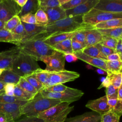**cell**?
Masks as SVG:
<instances>
[{
	"label": "cell",
	"instance_id": "836d02e7",
	"mask_svg": "<svg viewBox=\"0 0 122 122\" xmlns=\"http://www.w3.org/2000/svg\"><path fill=\"white\" fill-rule=\"evenodd\" d=\"M39 8L43 10L61 6L58 0H38Z\"/></svg>",
	"mask_w": 122,
	"mask_h": 122
},
{
	"label": "cell",
	"instance_id": "f35d334b",
	"mask_svg": "<svg viewBox=\"0 0 122 122\" xmlns=\"http://www.w3.org/2000/svg\"><path fill=\"white\" fill-rule=\"evenodd\" d=\"M38 92H40L44 89L43 85L37 80L32 74L24 77Z\"/></svg>",
	"mask_w": 122,
	"mask_h": 122
},
{
	"label": "cell",
	"instance_id": "f907efd6",
	"mask_svg": "<svg viewBox=\"0 0 122 122\" xmlns=\"http://www.w3.org/2000/svg\"><path fill=\"white\" fill-rule=\"evenodd\" d=\"M107 59L108 61H122V57L117 53H112L107 57Z\"/></svg>",
	"mask_w": 122,
	"mask_h": 122
},
{
	"label": "cell",
	"instance_id": "5b68a950",
	"mask_svg": "<svg viewBox=\"0 0 122 122\" xmlns=\"http://www.w3.org/2000/svg\"><path fill=\"white\" fill-rule=\"evenodd\" d=\"M40 68L38 62L31 56L20 52L15 60L11 70L21 77L29 75Z\"/></svg>",
	"mask_w": 122,
	"mask_h": 122
},
{
	"label": "cell",
	"instance_id": "ab89813d",
	"mask_svg": "<svg viewBox=\"0 0 122 122\" xmlns=\"http://www.w3.org/2000/svg\"><path fill=\"white\" fill-rule=\"evenodd\" d=\"M14 96L25 99L27 101L30 100L33 97V96L28 93L17 85H15L14 89Z\"/></svg>",
	"mask_w": 122,
	"mask_h": 122
},
{
	"label": "cell",
	"instance_id": "7a4b0ae2",
	"mask_svg": "<svg viewBox=\"0 0 122 122\" xmlns=\"http://www.w3.org/2000/svg\"><path fill=\"white\" fill-rule=\"evenodd\" d=\"M61 102V101L57 100L44 98L40 92H38L32 99L21 106V114L26 117H37L40 113Z\"/></svg>",
	"mask_w": 122,
	"mask_h": 122
},
{
	"label": "cell",
	"instance_id": "3957f363",
	"mask_svg": "<svg viewBox=\"0 0 122 122\" xmlns=\"http://www.w3.org/2000/svg\"><path fill=\"white\" fill-rule=\"evenodd\" d=\"M20 52L28 55L37 61H41L46 56L51 55L55 51L41 40H30L20 43L19 46Z\"/></svg>",
	"mask_w": 122,
	"mask_h": 122
},
{
	"label": "cell",
	"instance_id": "11a10c76",
	"mask_svg": "<svg viewBox=\"0 0 122 122\" xmlns=\"http://www.w3.org/2000/svg\"><path fill=\"white\" fill-rule=\"evenodd\" d=\"M0 122H15L10 116L0 113Z\"/></svg>",
	"mask_w": 122,
	"mask_h": 122
},
{
	"label": "cell",
	"instance_id": "6f0895ef",
	"mask_svg": "<svg viewBox=\"0 0 122 122\" xmlns=\"http://www.w3.org/2000/svg\"><path fill=\"white\" fill-rule=\"evenodd\" d=\"M118 99H108L107 102L109 106L110 110H112L115 105H116Z\"/></svg>",
	"mask_w": 122,
	"mask_h": 122
},
{
	"label": "cell",
	"instance_id": "d6a6232c",
	"mask_svg": "<svg viewBox=\"0 0 122 122\" xmlns=\"http://www.w3.org/2000/svg\"><path fill=\"white\" fill-rule=\"evenodd\" d=\"M36 24L41 26H46L48 23V17L45 11L39 9L35 14Z\"/></svg>",
	"mask_w": 122,
	"mask_h": 122
},
{
	"label": "cell",
	"instance_id": "d4e9b609",
	"mask_svg": "<svg viewBox=\"0 0 122 122\" xmlns=\"http://www.w3.org/2000/svg\"><path fill=\"white\" fill-rule=\"evenodd\" d=\"M102 36H107L116 40L122 38V27L106 29H97Z\"/></svg>",
	"mask_w": 122,
	"mask_h": 122
},
{
	"label": "cell",
	"instance_id": "f5cc1de1",
	"mask_svg": "<svg viewBox=\"0 0 122 122\" xmlns=\"http://www.w3.org/2000/svg\"><path fill=\"white\" fill-rule=\"evenodd\" d=\"M110 85H111V81L109 77L107 75V76L105 78H104L103 80L102 81V83L98 88V89H100L103 87L107 88L108 86H109Z\"/></svg>",
	"mask_w": 122,
	"mask_h": 122
},
{
	"label": "cell",
	"instance_id": "2e32d148",
	"mask_svg": "<svg viewBox=\"0 0 122 122\" xmlns=\"http://www.w3.org/2000/svg\"><path fill=\"white\" fill-rule=\"evenodd\" d=\"M73 53L78 59H80L88 64L98 68V69H102L107 73L106 61L99 58L89 56L83 53L81 51L76 52Z\"/></svg>",
	"mask_w": 122,
	"mask_h": 122
},
{
	"label": "cell",
	"instance_id": "d590c367",
	"mask_svg": "<svg viewBox=\"0 0 122 122\" xmlns=\"http://www.w3.org/2000/svg\"><path fill=\"white\" fill-rule=\"evenodd\" d=\"M120 118L112 111L110 110L107 113L101 115L100 122H120Z\"/></svg>",
	"mask_w": 122,
	"mask_h": 122
},
{
	"label": "cell",
	"instance_id": "680465c9",
	"mask_svg": "<svg viewBox=\"0 0 122 122\" xmlns=\"http://www.w3.org/2000/svg\"><path fill=\"white\" fill-rule=\"evenodd\" d=\"M117 99L119 100H122V85H121L118 89Z\"/></svg>",
	"mask_w": 122,
	"mask_h": 122
},
{
	"label": "cell",
	"instance_id": "6125c7cd",
	"mask_svg": "<svg viewBox=\"0 0 122 122\" xmlns=\"http://www.w3.org/2000/svg\"><path fill=\"white\" fill-rule=\"evenodd\" d=\"M69 0H58L59 4L60 5V6H61V5L65 4L66 3L68 2L69 1Z\"/></svg>",
	"mask_w": 122,
	"mask_h": 122
},
{
	"label": "cell",
	"instance_id": "277c9868",
	"mask_svg": "<svg viewBox=\"0 0 122 122\" xmlns=\"http://www.w3.org/2000/svg\"><path fill=\"white\" fill-rule=\"evenodd\" d=\"M68 102H61L40 113L37 117L44 122H64L67 115L74 108V106H69Z\"/></svg>",
	"mask_w": 122,
	"mask_h": 122
},
{
	"label": "cell",
	"instance_id": "ee69618b",
	"mask_svg": "<svg viewBox=\"0 0 122 122\" xmlns=\"http://www.w3.org/2000/svg\"><path fill=\"white\" fill-rule=\"evenodd\" d=\"M86 30H81L77 32L75 35L73 37V38L78 41L79 43L81 44L84 47H85L86 45Z\"/></svg>",
	"mask_w": 122,
	"mask_h": 122
},
{
	"label": "cell",
	"instance_id": "9f6ffc18",
	"mask_svg": "<svg viewBox=\"0 0 122 122\" xmlns=\"http://www.w3.org/2000/svg\"><path fill=\"white\" fill-rule=\"evenodd\" d=\"M15 85L12 83H5L4 86V91L5 93L8 92L14 91Z\"/></svg>",
	"mask_w": 122,
	"mask_h": 122
},
{
	"label": "cell",
	"instance_id": "4fadbf2b",
	"mask_svg": "<svg viewBox=\"0 0 122 122\" xmlns=\"http://www.w3.org/2000/svg\"><path fill=\"white\" fill-rule=\"evenodd\" d=\"M99 0H86L73 9L65 10L66 17L83 15L94 8Z\"/></svg>",
	"mask_w": 122,
	"mask_h": 122
},
{
	"label": "cell",
	"instance_id": "e0dca14e",
	"mask_svg": "<svg viewBox=\"0 0 122 122\" xmlns=\"http://www.w3.org/2000/svg\"><path fill=\"white\" fill-rule=\"evenodd\" d=\"M43 10L47 14L48 17V23L46 26L66 18L65 10L61 6L48 8Z\"/></svg>",
	"mask_w": 122,
	"mask_h": 122
},
{
	"label": "cell",
	"instance_id": "ba28073f",
	"mask_svg": "<svg viewBox=\"0 0 122 122\" xmlns=\"http://www.w3.org/2000/svg\"><path fill=\"white\" fill-rule=\"evenodd\" d=\"M46 67L45 70L49 72H58L63 71L65 63L64 53L55 51L51 55L44 57L41 61Z\"/></svg>",
	"mask_w": 122,
	"mask_h": 122
},
{
	"label": "cell",
	"instance_id": "6da1fadb",
	"mask_svg": "<svg viewBox=\"0 0 122 122\" xmlns=\"http://www.w3.org/2000/svg\"><path fill=\"white\" fill-rule=\"evenodd\" d=\"M82 16L78 15L72 17H66L46 26L44 32L36 35L30 40H43L61 33L70 32L78 30H89L94 29L93 26L83 23Z\"/></svg>",
	"mask_w": 122,
	"mask_h": 122
},
{
	"label": "cell",
	"instance_id": "60d3db41",
	"mask_svg": "<svg viewBox=\"0 0 122 122\" xmlns=\"http://www.w3.org/2000/svg\"><path fill=\"white\" fill-rule=\"evenodd\" d=\"M68 87L63 85L62 84H56L54 85L47 88H45L43 90L45 92H61L65 91Z\"/></svg>",
	"mask_w": 122,
	"mask_h": 122
},
{
	"label": "cell",
	"instance_id": "44dd1931",
	"mask_svg": "<svg viewBox=\"0 0 122 122\" xmlns=\"http://www.w3.org/2000/svg\"><path fill=\"white\" fill-rule=\"evenodd\" d=\"M86 45L85 47L94 46L100 43L102 38V35L95 29L86 30Z\"/></svg>",
	"mask_w": 122,
	"mask_h": 122
},
{
	"label": "cell",
	"instance_id": "681fc988",
	"mask_svg": "<svg viewBox=\"0 0 122 122\" xmlns=\"http://www.w3.org/2000/svg\"><path fill=\"white\" fill-rule=\"evenodd\" d=\"M15 122H44L43 120L37 117H26Z\"/></svg>",
	"mask_w": 122,
	"mask_h": 122
},
{
	"label": "cell",
	"instance_id": "1f68e13d",
	"mask_svg": "<svg viewBox=\"0 0 122 122\" xmlns=\"http://www.w3.org/2000/svg\"><path fill=\"white\" fill-rule=\"evenodd\" d=\"M0 42H9L15 44L12 32L4 28L0 30Z\"/></svg>",
	"mask_w": 122,
	"mask_h": 122
},
{
	"label": "cell",
	"instance_id": "83f0119b",
	"mask_svg": "<svg viewBox=\"0 0 122 122\" xmlns=\"http://www.w3.org/2000/svg\"><path fill=\"white\" fill-rule=\"evenodd\" d=\"M49 72L42 70L41 68L37 70L32 74L37 79V80L43 85L44 89L46 87L49 80Z\"/></svg>",
	"mask_w": 122,
	"mask_h": 122
},
{
	"label": "cell",
	"instance_id": "e7e4bbea",
	"mask_svg": "<svg viewBox=\"0 0 122 122\" xmlns=\"http://www.w3.org/2000/svg\"><path fill=\"white\" fill-rule=\"evenodd\" d=\"M4 23H5V22H3L2 21H1V20H0V30L4 28Z\"/></svg>",
	"mask_w": 122,
	"mask_h": 122
},
{
	"label": "cell",
	"instance_id": "bcb514c9",
	"mask_svg": "<svg viewBox=\"0 0 122 122\" xmlns=\"http://www.w3.org/2000/svg\"><path fill=\"white\" fill-rule=\"evenodd\" d=\"M100 51V52L105 57H107L109 55L115 53V50L112 49L111 48L106 47L102 45L100 43L96 44L94 45Z\"/></svg>",
	"mask_w": 122,
	"mask_h": 122
},
{
	"label": "cell",
	"instance_id": "52a82bcc",
	"mask_svg": "<svg viewBox=\"0 0 122 122\" xmlns=\"http://www.w3.org/2000/svg\"><path fill=\"white\" fill-rule=\"evenodd\" d=\"M116 18H122V13H109L92 9L82 16V21L93 26L99 22Z\"/></svg>",
	"mask_w": 122,
	"mask_h": 122
},
{
	"label": "cell",
	"instance_id": "8fae6325",
	"mask_svg": "<svg viewBox=\"0 0 122 122\" xmlns=\"http://www.w3.org/2000/svg\"><path fill=\"white\" fill-rule=\"evenodd\" d=\"M20 53L19 46H16L0 52V69L11 70L12 65Z\"/></svg>",
	"mask_w": 122,
	"mask_h": 122
},
{
	"label": "cell",
	"instance_id": "e575fe53",
	"mask_svg": "<svg viewBox=\"0 0 122 122\" xmlns=\"http://www.w3.org/2000/svg\"><path fill=\"white\" fill-rule=\"evenodd\" d=\"M117 41L118 40L109 36H102V40L100 43L103 46L115 50Z\"/></svg>",
	"mask_w": 122,
	"mask_h": 122
},
{
	"label": "cell",
	"instance_id": "30bf717a",
	"mask_svg": "<svg viewBox=\"0 0 122 122\" xmlns=\"http://www.w3.org/2000/svg\"><path fill=\"white\" fill-rule=\"evenodd\" d=\"M21 10L14 0H2L0 8V20L6 22L12 17L18 15Z\"/></svg>",
	"mask_w": 122,
	"mask_h": 122
},
{
	"label": "cell",
	"instance_id": "4316f807",
	"mask_svg": "<svg viewBox=\"0 0 122 122\" xmlns=\"http://www.w3.org/2000/svg\"><path fill=\"white\" fill-rule=\"evenodd\" d=\"M81 51L89 56L99 58L105 61H107V57L103 55L94 45L84 48Z\"/></svg>",
	"mask_w": 122,
	"mask_h": 122
},
{
	"label": "cell",
	"instance_id": "8992f818",
	"mask_svg": "<svg viewBox=\"0 0 122 122\" xmlns=\"http://www.w3.org/2000/svg\"><path fill=\"white\" fill-rule=\"evenodd\" d=\"M40 92L44 98L55 99L61 102H68L71 103L80 100L84 95V92L81 91L68 87L65 91L61 92H50L43 90Z\"/></svg>",
	"mask_w": 122,
	"mask_h": 122
},
{
	"label": "cell",
	"instance_id": "7bdbcfd3",
	"mask_svg": "<svg viewBox=\"0 0 122 122\" xmlns=\"http://www.w3.org/2000/svg\"><path fill=\"white\" fill-rule=\"evenodd\" d=\"M117 89H115L112 84L106 88L105 93L107 99H117Z\"/></svg>",
	"mask_w": 122,
	"mask_h": 122
},
{
	"label": "cell",
	"instance_id": "5bb4252c",
	"mask_svg": "<svg viewBox=\"0 0 122 122\" xmlns=\"http://www.w3.org/2000/svg\"><path fill=\"white\" fill-rule=\"evenodd\" d=\"M107 101V98L104 95L99 98L88 101L85 106L101 116L110 111Z\"/></svg>",
	"mask_w": 122,
	"mask_h": 122
},
{
	"label": "cell",
	"instance_id": "b9f144b4",
	"mask_svg": "<svg viewBox=\"0 0 122 122\" xmlns=\"http://www.w3.org/2000/svg\"><path fill=\"white\" fill-rule=\"evenodd\" d=\"M86 0H69L65 4L61 6L62 8L65 10L73 9L78 5L85 2Z\"/></svg>",
	"mask_w": 122,
	"mask_h": 122
},
{
	"label": "cell",
	"instance_id": "f1b7e54d",
	"mask_svg": "<svg viewBox=\"0 0 122 122\" xmlns=\"http://www.w3.org/2000/svg\"><path fill=\"white\" fill-rule=\"evenodd\" d=\"M107 74L122 72V62L120 61H106Z\"/></svg>",
	"mask_w": 122,
	"mask_h": 122
},
{
	"label": "cell",
	"instance_id": "9c48e42d",
	"mask_svg": "<svg viewBox=\"0 0 122 122\" xmlns=\"http://www.w3.org/2000/svg\"><path fill=\"white\" fill-rule=\"evenodd\" d=\"M79 77L80 74L78 72L66 70L58 72H49L48 82L46 88L73 81Z\"/></svg>",
	"mask_w": 122,
	"mask_h": 122
},
{
	"label": "cell",
	"instance_id": "d6986e66",
	"mask_svg": "<svg viewBox=\"0 0 122 122\" xmlns=\"http://www.w3.org/2000/svg\"><path fill=\"white\" fill-rule=\"evenodd\" d=\"M22 23L26 32V37L22 43L30 40L36 35L44 32L46 29L45 26H41L36 24H30L24 22H22Z\"/></svg>",
	"mask_w": 122,
	"mask_h": 122
},
{
	"label": "cell",
	"instance_id": "003e7915",
	"mask_svg": "<svg viewBox=\"0 0 122 122\" xmlns=\"http://www.w3.org/2000/svg\"><path fill=\"white\" fill-rule=\"evenodd\" d=\"M2 0H0V4H1V2Z\"/></svg>",
	"mask_w": 122,
	"mask_h": 122
},
{
	"label": "cell",
	"instance_id": "94428289",
	"mask_svg": "<svg viewBox=\"0 0 122 122\" xmlns=\"http://www.w3.org/2000/svg\"><path fill=\"white\" fill-rule=\"evenodd\" d=\"M5 83L0 81V95L5 94L4 91V86Z\"/></svg>",
	"mask_w": 122,
	"mask_h": 122
},
{
	"label": "cell",
	"instance_id": "cb8c5ba5",
	"mask_svg": "<svg viewBox=\"0 0 122 122\" xmlns=\"http://www.w3.org/2000/svg\"><path fill=\"white\" fill-rule=\"evenodd\" d=\"M95 29H106L122 27V18L109 20L99 22L93 26Z\"/></svg>",
	"mask_w": 122,
	"mask_h": 122
},
{
	"label": "cell",
	"instance_id": "7c38bea8",
	"mask_svg": "<svg viewBox=\"0 0 122 122\" xmlns=\"http://www.w3.org/2000/svg\"><path fill=\"white\" fill-rule=\"evenodd\" d=\"M93 9L109 13H122V0H99Z\"/></svg>",
	"mask_w": 122,
	"mask_h": 122
},
{
	"label": "cell",
	"instance_id": "7402d4cb",
	"mask_svg": "<svg viewBox=\"0 0 122 122\" xmlns=\"http://www.w3.org/2000/svg\"><path fill=\"white\" fill-rule=\"evenodd\" d=\"M20 77L11 70H5L0 76V81L4 83H12L16 85Z\"/></svg>",
	"mask_w": 122,
	"mask_h": 122
},
{
	"label": "cell",
	"instance_id": "ffe728a7",
	"mask_svg": "<svg viewBox=\"0 0 122 122\" xmlns=\"http://www.w3.org/2000/svg\"><path fill=\"white\" fill-rule=\"evenodd\" d=\"M81 30H76L72 32L61 33L60 34L51 36V37L47 38L42 41L48 45L52 46L55 45L56 44L61 42L62 41H64L67 39H71L77 32Z\"/></svg>",
	"mask_w": 122,
	"mask_h": 122
},
{
	"label": "cell",
	"instance_id": "816d5d0a",
	"mask_svg": "<svg viewBox=\"0 0 122 122\" xmlns=\"http://www.w3.org/2000/svg\"><path fill=\"white\" fill-rule=\"evenodd\" d=\"M64 54V57L65 60L66 61L69 62H71L76 61H77L78 59L76 57V56L75 55V54L72 53H66Z\"/></svg>",
	"mask_w": 122,
	"mask_h": 122
},
{
	"label": "cell",
	"instance_id": "03108f58",
	"mask_svg": "<svg viewBox=\"0 0 122 122\" xmlns=\"http://www.w3.org/2000/svg\"><path fill=\"white\" fill-rule=\"evenodd\" d=\"M5 70H4V69H0V75H1V74L2 73V72L4 71Z\"/></svg>",
	"mask_w": 122,
	"mask_h": 122
},
{
	"label": "cell",
	"instance_id": "484cf974",
	"mask_svg": "<svg viewBox=\"0 0 122 122\" xmlns=\"http://www.w3.org/2000/svg\"><path fill=\"white\" fill-rule=\"evenodd\" d=\"M71 39H67L61 42L51 46L55 51L62 52L64 54L66 53H72L71 46Z\"/></svg>",
	"mask_w": 122,
	"mask_h": 122
},
{
	"label": "cell",
	"instance_id": "be15d7a7",
	"mask_svg": "<svg viewBox=\"0 0 122 122\" xmlns=\"http://www.w3.org/2000/svg\"><path fill=\"white\" fill-rule=\"evenodd\" d=\"M96 71L99 73V74H107L106 72L105 71H104L102 70V69H98L97 70H96Z\"/></svg>",
	"mask_w": 122,
	"mask_h": 122
},
{
	"label": "cell",
	"instance_id": "4dcf8cb0",
	"mask_svg": "<svg viewBox=\"0 0 122 122\" xmlns=\"http://www.w3.org/2000/svg\"><path fill=\"white\" fill-rule=\"evenodd\" d=\"M17 85L28 93L33 96L38 92L36 89L24 77H20Z\"/></svg>",
	"mask_w": 122,
	"mask_h": 122
},
{
	"label": "cell",
	"instance_id": "db71d44e",
	"mask_svg": "<svg viewBox=\"0 0 122 122\" xmlns=\"http://www.w3.org/2000/svg\"><path fill=\"white\" fill-rule=\"evenodd\" d=\"M115 52L118 53L121 57L122 56V38L117 41V43L115 49Z\"/></svg>",
	"mask_w": 122,
	"mask_h": 122
},
{
	"label": "cell",
	"instance_id": "74e56055",
	"mask_svg": "<svg viewBox=\"0 0 122 122\" xmlns=\"http://www.w3.org/2000/svg\"><path fill=\"white\" fill-rule=\"evenodd\" d=\"M21 21L18 15H15L5 22L4 28L10 30H12Z\"/></svg>",
	"mask_w": 122,
	"mask_h": 122
},
{
	"label": "cell",
	"instance_id": "f546056e",
	"mask_svg": "<svg viewBox=\"0 0 122 122\" xmlns=\"http://www.w3.org/2000/svg\"><path fill=\"white\" fill-rule=\"evenodd\" d=\"M28 101L17 97L16 96H9L5 94L0 95V103H17L22 106L24 105Z\"/></svg>",
	"mask_w": 122,
	"mask_h": 122
},
{
	"label": "cell",
	"instance_id": "603a6c76",
	"mask_svg": "<svg viewBox=\"0 0 122 122\" xmlns=\"http://www.w3.org/2000/svg\"><path fill=\"white\" fill-rule=\"evenodd\" d=\"M39 9L38 0H27L26 4L21 8L18 16L20 18L29 13L35 14Z\"/></svg>",
	"mask_w": 122,
	"mask_h": 122
},
{
	"label": "cell",
	"instance_id": "f6af8a7d",
	"mask_svg": "<svg viewBox=\"0 0 122 122\" xmlns=\"http://www.w3.org/2000/svg\"><path fill=\"white\" fill-rule=\"evenodd\" d=\"M20 20L22 22H24L27 24H36V19L35 14H27L20 18Z\"/></svg>",
	"mask_w": 122,
	"mask_h": 122
},
{
	"label": "cell",
	"instance_id": "7dc6e473",
	"mask_svg": "<svg viewBox=\"0 0 122 122\" xmlns=\"http://www.w3.org/2000/svg\"><path fill=\"white\" fill-rule=\"evenodd\" d=\"M71 46L73 53L81 51L84 48V46L75 40L73 37L71 39Z\"/></svg>",
	"mask_w": 122,
	"mask_h": 122
},
{
	"label": "cell",
	"instance_id": "91938a15",
	"mask_svg": "<svg viewBox=\"0 0 122 122\" xmlns=\"http://www.w3.org/2000/svg\"><path fill=\"white\" fill-rule=\"evenodd\" d=\"M14 1L21 8L26 4L27 0H14Z\"/></svg>",
	"mask_w": 122,
	"mask_h": 122
},
{
	"label": "cell",
	"instance_id": "9a60e30c",
	"mask_svg": "<svg viewBox=\"0 0 122 122\" xmlns=\"http://www.w3.org/2000/svg\"><path fill=\"white\" fill-rule=\"evenodd\" d=\"M21 106V105L17 103L0 102V113L10 116L15 121L22 116Z\"/></svg>",
	"mask_w": 122,
	"mask_h": 122
},
{
	"label": "cell",
	"instance_id": "8d00e7d4",
	"mask_svg": "<svg viewBox=\"0 0 122 122\" xmlns=\"http://www.w3.org/2000/svg\"><path fill=\"white\" fill-rule=\"evenodd\" d=\"M110 79L111 84L115 88L118 89L120 86L122 85V74L119 73H109L107 74Z\"/></svg>",
	"mask_w": 122,
	"mask_h": 122
},
{
	"label": "cell",
	"instance_id": "c3c4849f",
	"mask_svg": "<svg viewBox=\"0 0 122 122\" xmlns=\"http://www.w3.org/2000/svg\"><path fill=\"white\" fill-rule=\"evenodd\" d=\"M111 111L120 117L122 115V100H118L116 105Z\"/></svg>",
	"mask_w": 122,
	"mask_h": 122
},
{
	"label": "cell",
	"instance_id": "ac0fdd59",
	"mask_svg": "<svg viewBox=\"0 0 122 122\" xmlns=\"http://www.w3.org/2000/svg\"><path fill=\"white\" fill-rule=\"evenodd\" d=\"M101 116L94 112H85L81 115L66 118L64 122H100Z\"/></svg>",
	"mask_w": 122,
	"mask_h": 122
}]
</instances>
